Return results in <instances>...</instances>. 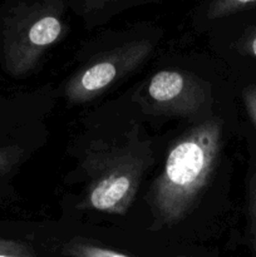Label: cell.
I'll return each instance as SVG.
<instances>
[{
    "mask_svg": "<svg viewBox=\"0 0 256 257\" xmlns=\"http://www.w3.org/2000/svg\"><path fill=\"white\" fill-rule=\"evenodd\" d=\"M67 32L65 4L60 0L20 3L13 7L3 22L5 70L14 77L32 73L43 55Z\"/></svg>",
    "mask_w": 256,
    "mask_h": 257,
    "instance_id": "cell-3",
    "label": "cell"
},
{
    "mask_svg": "<svg viewBox=\"0 0 256 257\" xmlns=\"http://www.w3.org/2000/svg\"><path fill=\"white\" fill-rule=\"evenodd\" d=\"M0 257H37L34 251L25 243L0 238Z\"/></svg>",
    "mask_w": 256,
    "mask_h": 257,
    "instance_id": "cell-10",
    "label": "cell"
},
{
    "mask_svg": "<svg viewBox=\"0 0 256 257\" xmlns=\"http://www.w3.org/2000/svg\"><path fill=\"white\" fill-rule=\"evenodd\" d=\"M24 151L17 146L0 148V177L7 175L22 160Z\"/></svg>",
    "mask_w": 256,
    "mask_h": 257,
    "instance_id": "cell-9",
    "label": "cell"
},
{
    "mask_svg": "<svg viewBox=\"0 0 256 257\" xmlns=\"http://www.w3.org/2000/svg\"><path fill=\"white\" fill-rule=\"evenodd\" d=\"M150 150L141 145H97L85 153L88 186L80 210L124 215L135 201L151 163Z\"/></svg>",
    "mask_w": 256,
    "mask_h": 257,
    "instance_id": "cell-2",
    "label": "cell"
},
{
    "mask_svg": "<svg viewBox=\"0 0 256 257\" xmlns=\"http://www.w3.org/2000/svg\"><path fill=\"white\" fill-rule=\"evenodd\" d=\"M245 50L248 54L256 57V33L245 42Z\"/></svg>",
    "mask_w": 256,
    "mask_h": 257,
    "instance_id": "cell-13",
    "label": "cell"
},
{
    "mask_svg": "<svg viewBox=\"0 0 256 257\" xmlns=\"http://www.w3.org/2000/svg\"><path fill=\"white\" fill-rule=\"evenodd\" d=\"M221 146L220 119L198 123L173 143L151 188V207L158 225H175L192 211L215 172Z\"/></svg>",
    "mask_w": 256,
    "mask_h": 257,
    "instance_id": "cell-1",
    "label": "cell"
},
{
    "mask_svg": "<svg viewBox=\"0 0 256 257\" xmlns=\"http://www.w3.org/2000/svg\"><path fill=\"white\" fill-rule=\"evenodd\" d=\"M62 252L67 257H128L117 251L77 240L65 243L62 248Z\"/></svg>",
    "mask_w": 256,
    "mask_h": 257,
    "instance_id": "cell-7",
    "label": "cell"
},
{
    "mask_svg": "<svg viewBox=\"0 0 256 257\" xmlns=\"http://www.w3.org/2000/svg\"><path fill=\"white\" fill-rule=\"evenodd\" d=\"M242 97H243V103H245L246 110H247L252 123L256 125V87L255 85H250V87L245 88L242 92Z\"/></svg>",
    "mask_w": 256,
    "mask_h": 257,
    "instance_id": "cell-12",
    "label": "cell"
},
{
    "mask_svg": "<svg viewBox=\"0 0 256 257\" xmlns=\"http://www.w3.org/2000/svg\"><path fill=\"white\" fill-rule=\"evenodd\" d=\"M152 52L151 42L135 40L99 55L68 80L65 98L73 104L90 102L142 65Z\"/></svg>",
    "mask_w": 256,
    "mask_h": 257,
    "instance_id": "cell-4",
    "label": "cell"
},
{
    "mask_svg": "<svg viewBox=\"0 0 256 257\" xmlns=\"http://www.w3.org/2000/svg\"><path fill=\"white\" fill-rule=\"evenodd\" d=\"M248 223H250V236L253 250L256 253V170L250 181L248 190Z\"/></svg>",
    "mask_w": 256,
    "mask_h": 257,
    "instance_id": "cell-11",
    "label": "cell"
},
{
    "mask_svg": "<svg viewBox=\"0 0 256 257\" xmlns=\"http://www.w3.org/2000/svg\"><path fill=\"white\" fill-rule=\"evenodd\" d=\"M256 8V0H216L207 8L208 19H220Z\"/></svg>",
    "mask_w": 256,
    "mask_h": 257,
    "instance_id": "cell-8",
    "label": "cell"
},
{
    "mask_svg": "<svg viewBox=\"0 0 256 257\" xmlns=\"http://www.w3.org/2000/svg\"><path fill=\"white\" fill-rule=\"evenodd\" d=\"M141 2H123V0H87L75 2L70 4L77 14H79L87 24H99L105 19H109L113 14L127 8L140 5Z\"/></svg>",
    "mask_w": 256,
    "mask_h": 257,
    "instance_id": "cell-6",
    "label": "cell"
},
{
    "mask_svg": "<svg viewBox=\"0 0 256 257\" xmlns=\"http://www.w3.org/2000/svg\"><path fill=\"white\" fill-rule=\"evenodd\" d=\"M140 100L151 114L188 117L211 102V85L191 73L163 69L151 77Z\"/></svg>",
    "mask_w": 256,
    "mask_h": 257,
    "instance_id": "cell-5",
    "label": "cell"
}]
</instances>
